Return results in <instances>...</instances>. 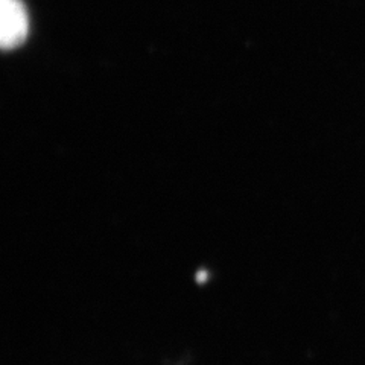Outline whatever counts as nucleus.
<instances>
[{"label":"nucleus","instance_id":"1","mask_svg":"<svg viewBox=\"0 0 365 365\" xmlns=\"http://www.w3.org/2000/svg\"><path fill=\"white\" fill-rule=\"evenodd\" d=\"M29 19L21 0H0V41L4 49H14L26 40Z\"/></svg>","mask_w":365,"mask_h":365}]
</instances>
